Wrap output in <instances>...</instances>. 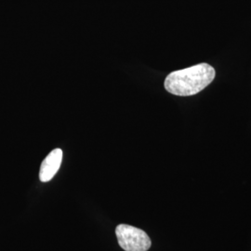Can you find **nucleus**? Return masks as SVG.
<instances>
[{
	"mask_svg": "<svg viewBox=\"0 0 251 251\" xmlns=\"http://www.w3.org/2000/svg\"><path fill=\"white\" fill-rule=\"evenodd\" d=\"M215 69L208 63L171 73L165 79V89L173 95L193 96L205 90L215 78Z\"/></svg>",
	"mask_w": 251,
	"mask_h": 251,
	"instance_id": "1",
	"label": "nucleus"
},
{
	"mask_svg": "<svg viewBox=\"0 0 251 251\" xmlns=\"http://www.w3.org/2000/svg\"><path fill=\"white\" fill-rule=\"evenodd\" d=\"M63 160V151L59 148L50 152L40 166L39 179L42 182H48L52 179L59 171Z\"/></svg>",
	"mask_w": 251,
	"mask_h": 251,
	"instance_id": "3",
	"label": "nucleus"
},
{
	"mask_svg": "<svg viewBox=\"0 0 251 251\" xmlns=\"http://www.w3.org/2000/svg\"><path fill=\"white\" fill-rule=\"evenodd\" d=\"M116 234L119 246L125 251H147L152 245L147 233L130 225H118Z\"/></svg>",
	"mask_w": 251,
	"mask_h": 251,
	"instance_id": "2",
	"label": "nucleus"
}]
</instances>
